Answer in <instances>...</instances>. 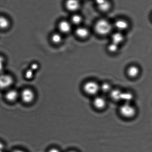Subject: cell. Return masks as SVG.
I'll list each match as a JSON object with an SVG mask.
<instances>
[{
	"instance_id": "cell-1",
	"label": "cell",
	"mask_w": 152,
	"mask_h": 152,
	"mask_svg": "<svg viewBox=\"0 0 152 152\" xmlns=\"http://www.w3.org/2000/svg\"><path fill=\"white\" fill-rule=\"evenodd\" d=\"M94 28V31L97 35L105 36L111 33L113 26L108 20L100 19L96 22Z\"/></svg>"
},
{
	"instance_id": "cell-2",
	"label": "cell",
	"mask_w": 152,
	"mask_h": 152,
	"mask_svg": "<svg viewBox=\"0 0 152 152\" xmlns=\"http://www.w3.org/2000/svg\"><path fill=\"white\" fill-rule=\"evenodd\" d=\"M119 113L125 119H130L137 114V109L131 103H122L119 107Z\"/></svg>"
},
{
	"instance_id": "cell-3",
	"label": "cell",
	"mask_w": 152,
	"mask_h": 152,
	"mask_svg": "<svg viewBox=\"0 0 152 152\" xmlns=\"http://www.w3.org/2000/svg\"><path fill=\"white\" fill-rule=\"evenodd\" d=\"M83 90L87 95L94 97L100 91V85L95 81H88L83 86Z\"/></svg>"
},
{
	"instance_id": "cell-4",
	"label": "cell",
	"mask_w": 152,
	"mask_h": 152,
	"mask_svg": "<svg viewBox=\"0 0 152 152\" xmlns=\"http://www.w3.org/2000/svg\"><path fill=\"white\" fill-rule=\"evenodd\" d=\"M36 94L34 91L30 88H24L20 92V99L25 104H30L34 101Z\"/></svg>"
},
{
	"instance_id": "cell-5",
	"label": "cell",
	"mask_w": 152,
	"mask_h": 152,
	"mask_svg": "<svg viewBox=\"0 0 152 152\" xmlns=\"http://www.w3.org/2000/svg\"><path fill=\"white\" fill-rule=\"evenodd\" d=\"M14 80L11 75L2 73L0 74V90L7 91L12 88Z\"/></svg>"
},
{
	"instance_id": "cell-6",
	"label": "cell",
	"mask_w": 152,
	"mask_h": 152,
	"mask_svg": "<svg viewBox=\"0 0 152 152\" xmlns=\"http://www.w3.org/2000/svg\"><path fill=\"white\" fill-rule=\"evenodd\" d=\"M4 97L7 102L14 103L20 98V92L17 90L11 88L5 91Z\"/></svg>"
},
{
	"instance_id": "cell-7",
	"label": "cell",
	"mask_w": 152,
	"mask_h": 152,
	"mask_svg": "<svg viewBox=\"0 0 152 152\" xmlns=\"http://www.w3.org/2000/svg\"><path fill=\"white\" fill-rule=\"evenodd\" d=\"M107 100L103 96L97 95L94 97L93 104L98 110H104L107 105Z\"/></svg>"
},
{
	"instance_id": "cell-8",
	"label": "cell",
	"mask_w": 152,
	"mask_h": 152,
	"mask_svg": "<svg viewBox=\"0 0 152 152\" xmlns=\"http://www.w3.org/2000/svg\"><path fill=\"white\" fill-rule=\"evenodd\" d=\"M113 27L117 31L123 32L127 30L129 27V23L126 20L123 19H119L115 21Z\"/></svg>"
},
{
	"instance_id": "cell-9",
	"label": "cell",
	"mask_w": 152,
	"mask_h": 152,
	"mask_svg": "<svg viewBox=\"0 0 152 152\" xmlns=\"http://www.w3.org/2000/svg\"><path fill=\"white\" fill-rule=\"evenodd\" d=\"M65 5L69 11L75 12L80 8V0H66Z\"/></svg>"
},
{
	"instance_id": "cell-10",
	"label": "cell",
	"mask_w": 152,
	"mask_h": 152,
	"mask_svg": "<svg viewBox=\"0 0 152 152\" xmlns=\"http://www.w3.org/2000/svg\"><path fill=\"white\" fill-rule=\"evenodd\" d=\"M140 72L141 71L140 68L135 65L129 66L126 70V75L131 79H135L138 77L139 76Z\"/></svg>"
},
{
	"instance_id": "cell-11",
	"label": "cell",
	"mask_w": 152,
	"mask_h": 152,
	"mask_svg": "<svg viewBox=\"0 0 152 152\" xmlns=\"http://www.w3.org/2000/svg\"><path fill=\"white\" fill-rule=\"evenodd\" d=\"M125 37L123 32H114L111 35V42L120 46L124 41Z\"/></svg>"
},
{
	"instance_id": "cell-12",
	"label": "cell",
	"mask_w": 152,
	"mask_h": 152,
	"mask_svg": "<svg viewBox=\"0 0 152 152\" xmlns=\"http://www.w3.org/2000/svg\"><path fill=\"white\" fill-rule=\"evenodd\" d=\"M76 36L81 39H85L88 37L90 34L89 30L84 26H79L75 31Z\"/></svg>"
},
{
	"instance_id": "cell-13",
	"label": "cell",
	"mask_w": 152,
	"mask_h": 152,
	"mask_svg": "<svg viewBox=\"0 0 152 152\" xmlns=\"http://www.w3.org/2000/svg\"><path fill=\"white\" fill-rule=\"evenodd\" d=\"M96 4L99 10L103 12H106L111 8V3L109 0H99Z\"/></svg>"
},
{
	"instance_id": "cell-14",
	"label": "cell",
	"mask_w": 152,
	"mask_h": 152,
	"mask_svg": "<svg viewBox=\"0 0 152 152\" xmlns=\"http://www.w3.org/2000/svg\"><path fill=\"white\" fill-rule=\"evenodd\" d=\"M59 29L62 33L68 34L71 31V23L67 20H62L58 25Z\"/></svg>"
},
{
	"instance_id": "cell-15",
	"label": "cell",
	"mask_w": 152,
	"mask_h": 152,
	"mask_svg": "<svg viewBox=\"0 0 152 152\" xmlns=\"http://www.w3.org/2000/svg\"><path fill=\"white\" fill-rule=\"evenodd\" d=\"M122 91L118 88H113L109 93L110 98L113 101H121Z\"/></svg>"
},
{
	"instance_id": "cell-16",
	"label": "cell",
	"mask_w": 152,
	"mask_h": 152,
	"mask_svg": "<svg viewBox=\"0 0 152 152\" xmlns=\"http://www.w3.org/2000/svg\"><path fill=\"white\" fill-rule=\"evenodd\" d=\"M134 99V94L130 91H122L121 99L122 103H131Z\"/></svg>"
},
{
	"instance_id": "cell-17",
	"label": "cell",
	"mask_w": 152,
	"mask_h": 152,
	"mask_svg": "<svg viewBox=\"0 0 152 152\" xmlns=\"http://www.w3.org/2000/svg\"><path fill=\"white\" fill-rule=\"evenodd\" d=\"M10 24V20L7 18L0 16V30H4L8 29Z\"/></svg>"
},
{
	"instance_id": "cell-18",
	"label": "cell",
	"mask_w": 152,
	"mask_h": 152,
	"mask_svg": "<svg viewBox=\"0 0 152 152\" xmlns=\"http://www.w3.org/2000/svg\"><path fill=\"white\" fill-rule=\"evenodd\" d=\"M112 89L111 85L108 82H104L100 85V91L102 92L109 94Z\"/></svg>"
},
{
	"instance_id": "cell-19",
	"label": "cell",
	"mask_w": 152,
	"mask_h": 152,
	"mask_svg": "<svg viewBox=\"0 0 152 152\" xmlns=\"http://www.w3.org/2000/svg\"><path fill=\"white\" fill-rule=\"evenodd\" d=\"M107 50L109 53L111 54H115L118 52L119 50V46L117 44L110 42L107 46Z\"/></svg>"
},
{
	"instance_id": "cell-20",
	"label": "cell",
	"mask_w": 152,
	"mask_h": 152,
	"mask_svg": "<svg viewBox=\"0 0 152 152\" xmlns=\"http://www.w3.org/2000/svg\"><path fill=\"white\" fill-rule=\"evenodd\" d=\"M63 37L61 34L55 33L53 34L51 37V40L54 44H58L62 42L63 41Z\"/></svg>"
},
{
	"instance_id": "cell-21",
	"label": "cell",
	"mask_w": 152,
	"mask_h": 152,
	"mask_svg": "<svg viewBox=\"0 0 152 152\" xmlns=\"http://www.w3.org/2000/svg\"><path fill=\"white\" fill-rule=\"evenodd\" d=\"M83 18L79 14H74L71 18L72 23L76 26H79L83 21Z\"/></svg>"
},
{
	"instance_id": "cell-22",
	"label": "cell",
	"mask_w": 152,
	"mask_h": 152,
	"mask_svg": "<svg viewBox=\"0 0 152 152\" xmlns=\"http://www.w3.org/2000/svg\"><path fill=\"white\" fill-rule=\"evenodd\" d=\"M24 76L28 80H30L33 79L34 76V72L30 69H28L25 72Z\"/></svg>"
},
{
	"instance_id": "cell-23",
	"label": "cell",
	"mask_w": 152,
	"mask_h": 152,
	"mask_svg": "<svg viewBox=\"0 0 152 152\" xmlns=\"http://www.w3.org/2000/svg\"><path fill=\"white\" fill-rule=\"evenodd\" d=\"M5 60L4 57L0 55V74L3 73L4 68Z\"/></svg>"
},
{
	"instance_id": "cell-24",
	"label": "cell",
	"mask_w": 152,
	"mask_h": 152,
	"mask_svg": "<svg viewBox=\"0 0 152 152\" xmlns=\"http://www.w3.org/2000/svg\"><path fill=\"white\" fill-rule=\"evenodd\" d=\"M30 69L34 72L36 71L39 69V65L37 63H32L30 66Z\"/></svg>"
},
{
	"instance_id": "cell-25",
	"label": "cell",
	"mask_w": 152,
	"mask_h": 152,
	"mask_svg": "<svg viewBox=\"0 0 152 152\" xmlns=\"http://www.w3.org/2000/svg\"><path fill=\"white\" fill-rule=\"evenodd\" d=\"M47 152H61L59 149L56 148H52L49 149Z\"/></svg>"
},
{
	"instance_id": "cell-26",
	"label": "cell",
	"mask_w": 152,
	"mask_h": 152,
	"mask_svg": "<svg viewBox=\"0 0 152 152\" xmlns=\"http://www.w3.org/2000/svg\"><path fill=\"white\" fill-rule=\"evenodd\" d=\"M4 145L3 143L0 141V151L2 150L4 148Z\"/></svg>"
},
{
	"instance_id": "cell-27",
	"label": "cell",
	"mask_w": 152,
	"mask_h": 152,
	"mask_svg": "<svg viewBox=\"0 0 152 152\" xmlns=\"http://www.w3.org/2000/svg\"><path fill=\"white\" fill-rule=\"evenodd\" d=\"M12 152H26L23 151V150H14Z\"/></svg>"
},
{
	"instance_id": "cell-28",
	"label": "cell",
	"mask_w": 152,
	"mask_h": 152,
	"mask_svg": "<svg viewBox=\"0 0 152 152\" xmlns=\"http://www.w3.org/2000/svg\"><path fill=\"white\" fill-rule=\"evenodd\" d=\"M66 152H77L76 151L73 150H71L69 151H67Z\"/></svg>"
},
{
	"instance_id": "cell-29",
	"label": "cell",
	"mask_w": 152,
	"mask_h": 152,
	"mask_svg": "<svg viewBox=\"0 0 152 152\" xmlns=\"http://www.w3.org/2000/svg\"><path fill=\"white\" fill-rule=\"evenodd\" d=\"M80 1H82V0H80Z\"/></svg>"
},
{
	"instance_id": "cell-30",
	"label": "cell",
	"mask_w": 152,
	"mask_h": 152,
	"mask_svg": "<svg viewBox=\"0 0 152 152\" xmlns=\"http://www.w3.org/2000/svg\"></svg>"
}]
</instances>
